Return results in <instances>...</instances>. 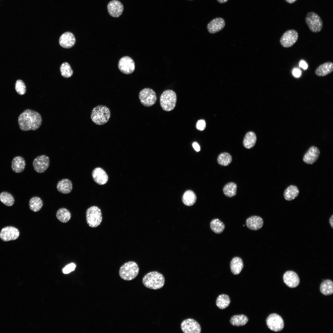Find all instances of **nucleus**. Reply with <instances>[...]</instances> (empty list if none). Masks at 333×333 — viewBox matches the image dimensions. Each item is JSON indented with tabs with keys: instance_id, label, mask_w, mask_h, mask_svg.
Returning a JSON list of instances; mask_svg holds the SVG:
<instances>
[{
	"instance_id": "28",
	"label": "nucleus",
	"mask_w": 333,
	"mask_h": 333,
	"mask_svg": "<svg viewBox=\"0 0 333 333\" xmlns=\"http://www.w3.org/2000/svg\"><path fill=\"white\" fill-rule=\"evenodd\" d=\"M237 189V186L236 184L233 182H230L224 185L223 189V191L225 196L228 197L232 198L236 195Z\"/></svg>"
},
{
	"instance_id": "17",
	"label": "nucleus",
	"mask_w": 333,
	"mask_h": 333,
	"mask_svg": "<svg viewBox=\"0 0 333 333\" xmlns=\"http://www.w3.org/2000/svg\"><path fill=\"white\" fill-rule=\"evenodd\" d=\"M283 280L285 283L291 288L297 287L300 283L298 275L292 271H288L286 272L283 276Z\"/></svg>"
},
{
	"instance_id": "11",
	"label": "nucleus",
	"mask_w": 333,
	"mask_h": 333,
	"mask_svg": "<svg viewBox=\"0 0 333 333\" xmlns=\"http://www.w3.org/2000/svg\"><path fill=\"white\" fill-rule=\"evenodd\" d=\"M181 328L182 331L184 333H200L201 331L199 324L192 319L184 320L181 323Z\"/></svg>"
},
{
	"instance_id": "10",
	"label": "nucleus",
	"mask_w": 333,
	"mask_h": 333,
	"mask_svg": "<svg viewBox=\"0 0 333 333\" xmlns=\"http://www.w3.org/2000/svg\"><path fill=\"white\" fill-rule=\"evenodd\" d=\"M266 323L268 327L274 332L280 331L284 327V323L282 318L275 313L271 314L267 317Z\"/></svg>"
},
{
	"instance_id": "35",
	"label": "nucleus",
	"mask_w": 333,
	"mask_h": 333,
	"mask_svg": "<svg viewBox=\"0 0 333 333\" xmlns=\"http://www.w3.org/2000/svg\"><path fill=\"white\" fill-rule=\"evenodd\" d=\"M230 303L229 297L227 295L222 294L218 296L216 302L217 306L220 309H224L228 307Z\"/></svg>"
},
{
	"instance_id": "40",
	"label": "nucleus",
	"mask_w": 333,
	"mask_h": 333,
	"mask_svg": "<svg viewBox=\"0 0 333 333\" xmlns=\"http://www.w3.org/2000/svg\"><path fill=\"white\" fill-rule=\"evenodd\" d=\"M76 267V265L73 263H71L66 266L63 269V272L65 274L68 273L75 270Z\"/></svg>"
},
{
	"instance_id": "15",
	"label": "nucleus",
	"mask_w": 333,
	"mask_h": 333,
	"mask_svg": "<svg viewBox=\"0 0 333 333\" xmlns=\"http://www.w3.org/2000/svg\"><path fill=\"white\" fill-rule=\"evenodd\" d=\"M320 154L319 149L314 146H310L305 153L303 160L306 163L312 164L318 159Z\"/></svg>"
},
{
	"instance_id": "38",
	"label": "nucleus",
	"mask_w": 333,
	"mask_h": 333,
	"mask_svg": "<svg viewBox=\"0 0 333 333\" xmlns=\"http://www.w3.org/2000/svg\"><path fill=\"white\" fill-rule=\"evenodd\" d=\"M60 71L61 75L66 78L70 77L73 73L71 66L67 62L63 63L61 65Z\"/></svg>"
},
{
	"instance_id": "19",
	"label": "nucleus",
	"mask_w": 333,
	"mask_h": 333,
	"mask_svg": "<svg viewBox=\"0 0 333 333\" xmlns=\"http://www.w3.org/2000/svg\"><path fill=\"white\" fill-rule=\"evenodd\" d=\"M76 43V39L72 33L70 32H66L63 34L60 37L59 43L63 47L69 48L72 47Z\"/></svg>"
},
{
	"instance_id": "14",
	"label": "nucleus",
	"mask_w": 333,
	"mask_h": 333,
	"mask_svg": "<svg viewBox=\"0 0 333 333\" xmlns=\"http://www.w3.org/2000/svg\"><path fill=\"white\" fill-rule=\"evenodd\" d=\"M18 229L12 226H7L3 228L0 233L1 239L4 241L14 240L19 236Z\"/></svg>"
},
{
	"instance_id": "42",
	"label": "nucleus",
	"mask_w": 333,
	"mask_h": 333,
	"mask_svg": "<svg viewBox=\"0 0 333 333\" xmlns=\"http://www.w3.org/2000/svg\"><path fill=\"white\" fill-rule=\"evenodd\" d=\"M293 74L296 77H298L301 75V72L298 69H294L293 72Z\"/></svg>"
},
{
	"instance_id": "41",
	"label": "nucleus",
	"mask_w": 333,
	"mask_h": 333,
	"mask_svg": "<svg viewBox=\"0 0 333 333\" xmlns=\"http://www.w3.org/2000/svg\"><path fill=\"white\" fill-rule=\"evenodd\" d=\"M206 122L203 119H201L198 121L196 124V129L200 131L204 130L206 127Z\"/></svg>"
},
{
	"instance_id": "32",
	"label": "nucleus",
	"mask_w": 333,
	"mask_h": 333,
	"mask_svg": "<svg viewBox=\"0 0 333 333\" xmlns=\"http://www.w3.org/2000/svg\"><path fill=\"white\" fill-rule=\"evenodd\" d=\"M196 197L195 193L192 191L187 190L184 193L182 201L183 204L188 206L193 205L195 202Z\"/></svg>"
},
{
	"instance_id": "34",
	"label": "nucleus",
	"mask_w": 333,
	"mask_h": 333,
	"mask_svg": "<svg viewBox=\"0 0 333 333\" xmlns=\"http://www.w3.org/2000/svg\"><path fill=\"white\" fill-rule=\"evenodd\" d=\"M43 204V202L41 199L37 196L32 197L29 201L30 209L35 212L39 211L42 208Z\"/></svg>"
},
{
	"instance_id": "37",
	"label": "nucleus",
	"mask_w": 333,
	"mask_h": 333,
	"mask_svg": "<svg viewBox=\"0 0 333 333\" xmlns=\"http://www.w3.org/2000/svg\"><path fill=\"white\" fill-rule=\"evenodd\" d=\"M0 201L7 206H11L14 203V199L10 193L3 191L0 193Z\"/></svg>"
},
{
	"instance_id": "31",
	"label": "nucleus",
	"mask_w": 333,
	"mask_h": 333,
	"mask_svg": "<svg viewBox=\"0 0 333 333\" xmlns=\"http://www.w3.org/2000/svg\"><path fill=\"white\" fill-rule=\"evenodd\" d=\"M248 318L244 314L235 315L232 316L230 323L233 326L239 327L245 325L248 321Z\"/></svg>"
},
{
	"instance_id": "5",
	"label": "nucleus",
	"mask_w": 333,
	"mask_h": 333,
	"mask_svg": "<svg viewBox=\"0 0 333 333\" xmlns=\"http://www.w3.org/2000/svg\"><path fill=\"white\" fill-rule=\"evenodd\" d=\"M177 101L175 92L171 90L164 91L161 95L160 102L162 109L166 111H171L175 108Z\"/></svg>"
},
{
	"instance_id": "7",
	"label": "nucleus",
	"mask_w": 333,
	"mask_h": 333,
	"mask_svg": "<svg viewBox=\"0 0 333 333\" xmlns=\"http://www.w3.org/2000/svg\"><path fill=\"white\" fill-rule=\"evenodd\" d=\"M306 23L310 30L313 32H320L323 27V22L319 16L316 13L308 12L305 18Z\"/></svg>"
},
{
	"instance_id": "24",
	"label": "nucleus",
	"mask_w": 333,
	"mask_h": 333,
	"mask_svg": "<svg viewBox=\"0 0 333 333\" xmlns=\"http://www.w3.org/2000/svg\"><path fill=\"white\" fill-rule=\"evenodd\" d=\"M56 188L60 192L67 194L70 193L72 189V184L71 181L68 179H63L59 181L57 183Z\"/></svg>"
},
{
	"instance_id": "9",
	"label": "nucleus",
	"mask_w": 333,
	"mask_h": 333,
	"mask_svg": "<svg viewBox=\"0 0 333 333\" xmlns=\"http://www.w3.org/2000/svg\"><path fill=\"white\" fill-rule=\"evenodd\" d=\"M298 38V34L296 30H289L285 32L281 37L280 43L284 47H290L297 42Z\"/></svg>"
},
{
	"instance_id": "36",
	"label": "nucleus",
	"mask_w": 333,
	"mask_h": 333,
	"mask_svg": "<svg viewBox=\"0 0 333 333\" xmlns=\"http://www.w3.org/2000/svg\"><path fill=\"white\" fill-rule=\"evenodd\" d=\"M217 162L219 164L224 166H227L232 162V158L231 155L227 152H223L218 156Z\"/></svg>"
},
{
	"instance_id": "6",
	"label": "nucleus",
	"mask_w": 333,
	"mask_h": 333,
	"mask_svg": "<svg viewBox=\"0 0 333 333\" xmlns=\"http://www.w3.org/2000/svg\"><path fill=\"white\" fill-rule=\"evenodd\" d=\"M87 224L92 228H95L101 223L102 217L101 209L97 207L92 206L88 208L86 212Z\"/></svg>"
},
{
	"instance_id": "44",
	"label": "nucleus",
	"mask_w": 333,
	"mask_h": 333,
	"mask_svg": "<svg viewBox=\"0 0 333 333\" xmlns=\"http://www.w3.org/2000/svg\"><path fill=\"white\" fill-rule=\"evenodd\" d=\"M299 66L304 69H306L308 67V66L306 63L303 61H301L299 63Z\"/></svg>"
},
{
	"instance_id": "1",
	"label": "nucleus",
	"mask_w": 333,
	"mask_h": 333,
	"mask_svg": "<svg viewBox=\"0 0 333 333\" xmlns=\"http://www.w3.org/2000/svg\"><path fill=\"white\" fill-rule=\"evenodd\" d=\"M18 122L20 129L23 131L35 130L41 125L42 118L38 112L28 109L19 115Z\"/></svg>"
},
{
	"instance_id": "26",
	"label": "nucleus",
	"mask_w": 333,
	"mask_h": 333,
	"mask_svg": "<svg viewBox=\"0 0 333 333\" xmlns=\"http://www.w3.org/2000/svg\"><path fill=\"white\" fill-rule=\"evenodd\" d=\"M299 190L298 187L294 185H290L285 190L283 195L285 199L291 201L295 199L298 195Z\"/></svg>"
},
{
	"instance_id": "13",
	"label": "nucleus",
	"mask_w": 333,
	"mask_h": 333,
	"mask_svg": "<svg viewBox=\"0 0 333 333\" xmlns=\"http://www.w3.org/2000/svg\"><path fill=\"white\" fill-rule=\"evenodd\" d=\"M49 159L46 155H42L36 157L33 162V166L35 170L37 173L44 172L49 165Z\"/></svg>"
},
{
	"instance_id": "12",
	"label": "nucleus",
	"mask_w": 333,
	"mask_h": 333,
	"mask_svg": "<svg viewBox=\"0 0 333 333\" xmlns=\"http://www.w3.org/2000/svg\"><path fill=\"white\" fill-rule=\"evenodd\" d=\"M118 68L123 73L128 74L132 73L134 70L135 63L130 57L125 56L120 60L118 64Z\"/></svg>"
},
{
	"instance_id": "2",
	"label": "nucleus",
	"mask_w": 333,
	"mask_h": 333,
	"mask_svg": "<svg viewBox=\"0 0 333 333\" xmlns=\"http://www.w3.org/2000/svg\"><path fill=\"white\" fill-rule=\"evenodd\" d=\"M143 285L146 288L157 290L162 288L165 283V278L161 273L157 271L150 272L142 278Z\"/></svg>"
},
{
	"instance_id": "27",
	"label": "nucleus",
	"mask_w": 333,
	"mask_h": 333,
	"mask_svg": "<svg viewBox=\"0 0 333 333\" xmlns=\"http://www.w3.org/2000/svg\"><path fill=\"white\" fill-rule=\"evenodd\" d=\"M256 140L255 134L252 131L249 132L246 134L244 138L243 146L247 149H251L255 146Z\"/></svg>"
},
{
	"instance_id": "4",
	"label": "nucleus",
	"mask_w": 333,
	"mask_h": 333,
	"mask_svg": "<svg viewBox=\"0 0 333 333\" xmlns=\"http://www.w3.org/2000/svg\"><path fill=\"white\" fill-rule=\"evenodd\" d=\"M138 265L133 261L126 262L120 267L119 274L120 277L126 281H130L134 279L139 273Z\"/></svg>"
},
{
	"instance_id": "3",
	"label": "nucleus",
	"mask_w": 333,
	"mask_h": 333,
	"mask_svg": "<svg viewBox=\"0 0 333 333\" xmlns=\"http://www.w3.org/2000/svg\"><path fill=\"white\" fill-rule=\"evenodd\" d=\"M110 115V110L108 107L104 105H99L92 109L91 118L95 124L102 125L109 121Z\"/></svg>"
},
{
	"instance_id": "23",
	"label": "nucleus",
	"mask_w": 333,
	"mask_h": 333,
	"mask_svg": "<svg viewBox=\"0 0 333 333\" xmlns=\"http://www.w3.org/2000/svg\"><path fill=\"white\" fill-rule=\"evenodd\" d=\"M26 166L24 158L20 156H17L13 158L11 162V168L13 171L16 173H19L24 170Z\"/></svg>"
},
{
	"instance_id": "30",
	"label": "nucleus",
	"mask_w": 333,
	"mask_h": 333,
	"mask_svg": "<svg viewBox=\"0 0 333 333\" xmlns=\"http://www.w3.org/2000/svg\"><path fill=\"white\" fill-rule=\"evenodd\" d=\"M224 224L218 219L212 220L210 223V228L211 230L216 234L222 233L225 228Z\"/></svg>"
},
{
	"instance_id": "47",
	"label": "nucleus",
	"mask_w": 333,
	"mask_h": 333,
	"mask_svg": "<svg viewBox=\"0 0 333 333\" xmlns=\"http://www.w3.org/2000/svg\"><path fill=\"white\" fill-rule=\"evenodd\" d=\"M220 3H224L227 2L228 0H217Z\"/></svg>"
},
{
	"instance_id": "16",
	"label": "nucleus",
	"mask_w": 333,
	"mask_h": 333,
	"mask_svg": "<svg viewBox=\"0 0 333 333\" xmlns=\"http://www.w3.org/2000/svg\"><path fill=\"white\" fill-rule=\"evenodd\" d=\"M109 14L113 17H118L122 13L124 6L121 3L117 0H112L107 5Z\"/></svg>"
},
{
	"instance_id": "33",
	"label": "nucleus",
	"mask_w": 333,
	"mask_h": 333,
	"mask_svg": "<svg viewBox=\"0 0 333 333\" xmlns=\"http://www.w3.org/2000/svg\"><path fill=\"white\" fill-rule=\"evenodd\" d=\"M56 217L58 220L63 223L68 222L70 219L71 214L70 211L65 208H61L57 212Z\"/></svg>"
},
{
	"instance_id": "25",
	"label": "nucleus",
	"mask_w": 333,
	"mask_h": 333,
	"mask_svg": "<svg viewBox=\"0 0 333 333\" xmlns=\"http://www.w3.org/2000/svg\"><path fill=\"white\" fill-rule=\"evenodd\" d=\"M244 267L242 259L238 257H233L230 263V268L232 273L234 275L239 274Z\"/></svg>"
},
{
	"instance_id": "22",
	"label": "nucleus",
	"mask_w": 333,
	"mask_h": 333,
	"mask_svg": "<svg viewBox=\"0 0 333 333\" xmlns=\"http://www.w3.org/2000/svg\"><path fill=\"white\" fill-rule=\"evenodd\" d=\"M333 71V63L327 62L319 65L315 69L314 73L318 76H324L331 73Z\"/></svg>"
},
{
	"instance_id": "21",
	"label": "nucleus",
	"mask_w": 333,
	"mask_h": 333,
	"mask_svg": "<svg viewBox=\"0 0 333 333\" xmlns=\"http://www.w3.org/2000/svg\"><path fill=\"white\" fill-rule=\"evenodd\" d=\"M92 175L94 180L99 185H104L108 181V175L102 168L97 167L94 169L92 173Z\"/></svg>"
},
{
	"instance_id": "39",
	"label": "nucleus",
	"mask_w": 333,
	"mask_h": 333,
	"mask_svg": "<svg viewBox=\"0 0 333 333\" xmlns=\"http://www.w3.org/2000/svg\"><path fill=\"white\" fill-rule=\"evenodd\" d=\"M15 89L17 92L20 95H24L26 92V86L24 82L21 80H17L15 84Z\"/></svg>"
},
{
	"instance_id": "46",
	"label": "nucleus",
	"mask_w": 333,
	"mask_h": 333,
	"mask_svg": "<svg viewBox=\"0 0 333 333\" xmlns=\"http://www.w3.org/2000/svg\"><path fill=\"white\" fill-rule=\"evenodd\" d=\"M287 2L290 3L292 4L294 3L297 0H285Z\"/></svg>"
},
{
	"instance_id": "45",
	"label": "nucleus",
	"mask_w": 333,
	"mask_h": 333,
	"mask_svg": "<svg viewBox=\"0 0 333 333\" xmlns=\"http://www.w3.org/2000/svg\"><path fill=\"white\" fill-rule=\"evenodd\" d=\"M333 215H332L331 216V217L330 218V220H329V223H330V225H331V228H333Z\"/></svg>"
},
{
	"instance_id": "8",
	"label": "nucleus",
	"mask_w": 333,
	"mask_h": 333,
	"mask_svg": "<svg viewBox=\"0 0 333 333\" xmlns=\"http://www.w3.org/2000/svg\"><path fill=\"white\" fill-rule=\"evenodd\" d=\"M139 98L142 104L148 107L153 105L157 100L155 92L149 88H145L142 90L139 93Z\"/></svg>"
},
{
	"instance_id": "29",
	"label": "nucleus",
	"mask_w": 333,
	"mask_h": 333,
	"mask_svg": "<svg viewBox=\"0 0 333 333\" xmlns=\"http://www.w3.org/2000/svg\"><path fill=\"white\" fill-rule=\"evenodd\" d=\"M320 290V292L325 295L332 294L333 293V282L329 279L323 281L321 284Z\"/></svg>"
},
{
	"instance_id": "18",
	"label": "nucleus",
	"mask_w": 333,
	"mask_h": 333,
	"mask_svg": "<svg viewBox=\"0 0 333 333\" xmlns=\"http://www.w3.org/2000/svg\"><path fill=\"white\" fill-rule=\"evenodd\" d=\"M224 20L221 17H217L211 20L208 24L207 30L208 32L214 34L221 30L224 27Z\"/></svg>"
},
{
	"instance_id": "48",
	"label": "nucleus",
	"mask_w": 333,
	"mask_h": 333,
	"mask_svg": "<svg viewBox=\"0 0 333 333\" xmlns=\"http://www.w3.org/2000/svg\"></svg>"
},
{
	"instance_id": "43",
	"label": "nucleus",
	"mask_w": 333,
	"mask_h": 333,
	"mask_svg": "<svg viewBox=\"0 0 333 333\" xmlns=\"http://www.w3.org/2000/svg\"><path fill=\"white\" fill-rule=\"evenodd\" d=\"M192 146L194 149L197 152L200 150V147L199 145L196 142H194L192 144Z\"/></svg>"
},
{
	"instance_id": "20",
	"label": "nucleus",
	"mask_w": 333,
	"mask_h": 333,
	"mask_svg": "<svg viewBox=\"0 0 333 333\" xmlns=\"http://www.w3.org/2000/svg\"><path fill=\"white\" fill-rule=\"evenodd\" d=\"M264 223L263 219L260 216H253L248 218L246 221L247 227L249 229L256 231L262 227Z\"/></svg>"
}]
</instances>
